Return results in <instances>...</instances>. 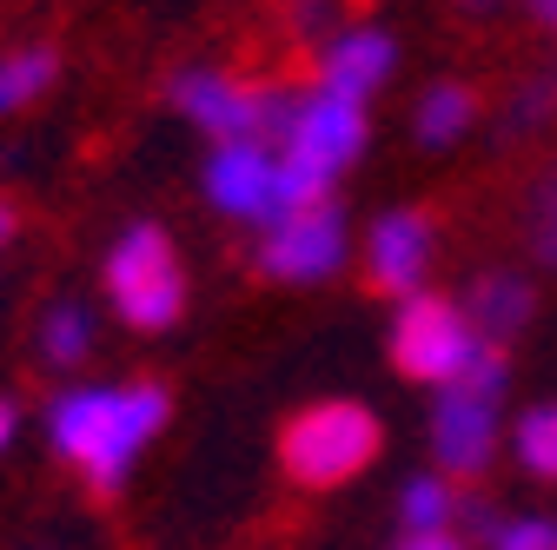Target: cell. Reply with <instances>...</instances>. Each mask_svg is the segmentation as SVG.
<instances>
[{
	"label": "cell",
	"instance_id": "obj_11",
	"mask_svg": "<svg viewBox=\"0 0 557 550\" xmlns=\"http://www.w3.org/2000/svg\"><path fill=\"white\" fill-rule=\"evenodd\" d=\"M312 80L372 107L392 80H398V40L372 21H338L325 40H319V60H312Z\"/></svg>",
	"mask_w": 557,
	"mask_h": 550
},
{
	"label": "cell",
	"instance_id": "obj_7",
	"mask_svg": "<svg viewBox=\"0 0 557 550\" xmlns=\"http://www.w3.org/2000/svg\"><path fill=\"white\" fill-rule=\"evenodd\" d=\"M166 107L199 126L213 147H233V140H272V126L278 113H286V87H272V80H239L226 74V66H180V74L166 80Z\"/></svg>",
	"mask_w": 557,
	"mask_h": 550
},
{
	"label": "cell",
	"instance_id": "obj_23",
	"mask_svg": "<svg viewBox=\"0 0 557 550\" xmlns=\"http://www.w3.org/2000/svg\"><path fill=\"white\" fill-rule=\"evenodd\" d=\"M14 438H21V404H14V398H0V458H8Z\"/></svg>",
	"mask_w": 557,
	"mask_h": 550
},
{
	"label": "cell",
	"instance_id": "obj_24",
	"mask_svg": "<svg viewBox=\"0 0 557 550\" xmlns=\"http://www.w3.org/2000/svg\"><path fill=\"white\" fill-rule=\"evenodd\" d=\"M524 14H531V27H537V34H550V40H557V0H524Z\"/></svg>",
	"mask_w": 557,
	"mask_h": 550
},
{
	"label": "cell",
	"instance_id": "obj_5",
	"mask_svg": "<svg viewBox=\"0 0 557 550\" xmlns=\"http://www.w3.org/2000/svg\"><path fill=\"white\" fill-rule=\"evenodd\" d=\"M478 346H484V338L471 332V318H465V305H458L451 292H432V286H425V292H411V299L392 305L385 359H392V372L411 378V385H432V391L458 385L465 365L478 359Z\"/></svg>",
	"mask_w": 557,
	"mask_h": 550
},
{
	"label": "cell",
	"instance_id": "obj_4",
	"mask_svg": "<svg viewBox=\"0 0 557 550\" xmlns=\"http://www.w3.org/2000/svg\"><path fill=\"white\" fill-rule=\"evenodd\" d=\"M100 286L120 325H133L139 338H160L186 318V259L173 246V233L160 220H126L100 259Z\"/></svg>",
	"mask_w": 557,
	"mask_h": 550
},
{
	"label": "cell",
	"instance_id": "obj_21",
	"mask_svg": "<svg viewBox=\"0 0 557 550\" xmlns=\"http://www.w3.org/2000/svg\"><path fill=\"white\" fill-rule=\"evenodd\" d=\"M293 27L299 34H332V0H293Z\"/></svg>",
	"mask_w": 557,
	"mask_h": 550
},
{
	"label": "cell",
	"instance_id": "obj_6",
	"mask_svg": "<svg viewBox=\"0 0 557 550\" xmlns=\"http://www.w3.org/2000/svg\"><path fill=\"white\" fill-rule=\"evenodd\" d=\"M199 199L213 205L220 220L252 226V233H265V226H278L286 213H299V205H312L299 192V179L286 173V160H278L272 140L213 147V153H206V166H199Z\"/></svg>",
	"mask_w": 557,
	"mask_h": 550
},
{
	"label": "cell",
	"instance_id": "obj_27",
	"mask_svg": "<svg viewBox=\"0 0 557 550\" xmlns=\"http://www.w3.org/2000/svg\"><path fill=\"white\" fill-rule=\"evenodd\" d=\"M34 550H53V543H34Z\"/></svg>",
	"mask_w": 557,
	"mask_h": 550
},
{
	"label": "cell",
	"instance_id": "obj_15",
	"mask_svg": "<svg viewBox=\"0 0 557 550\" xmlns=\"http://www.w3.org/2000/svg\"><path fill=\"white\" fill-rule=\"evenodd\" d=\"M458 504H465V485H451L445 471L405 477V491H398V537H445V530H458Z\"/></svg>",
	"mask_w": 557,
	"mask_h": 550
},
{
	"label": "cell",
	"instance_id": "obj_22",
	"mask_svg": "<svg viewBox=\"0 0 557 550\" xmlns=\"http://www.w3.org/2000/svg\"><path fill=\"white\" fill-rule=\"evenodd\" d=\"M392 550H471V543H465L458 530H445V537H398Z\"/></svg>",
	"mask_w": 557,
	"mask_h": 550
},
{
	"label": "cell",
	"instance_id": "obj_10",
	"mask_svg": "<svg viewBox=\"0 0 557 550\" xmlns=\"http://www.w3.org/2000/svg\"><path fill=\"white\" fill-rule=\"evenodd\" d=\"M432 265H438V220L425 213V205H385V213L366 226V239H359L366 286L379 299H392V305L411 299V292H425Z\"/></svg>",
	"mask_w": 557,
	"mask_h": 550
},
{
	"label": "cell",
	"instance_id": "obj_12",
	"mask_svg": "<svg viewBox=\"0 0 557 550\" xmlns=\"http://www.w3.org/2000/svg\"><path fill=\"white\" fill-rule=\"evenodd\" d=\"M458 305H465L478 338H492V346L511 352V338H524L531 318H537V279L518 272V265H484V272H471V286L458 292Z\"/></svg>",
	"mask_w": 557,
	"mask_h": 550
},
{
	"label": "cell",
	"instance_id": "obj_16",
	"mask_svg": "<svg viewBox=\"0 0 557 550\" xmlns=\"http://www.w3.org/2000/svg\"><path fill=\"white\" fill-rule=\"evenodd\" d=\"M53 87H60V53L53 47L34 40V47H8V53H0V120L40 107Z\"/></svg>",
	"mask_w": 557,
	"mask_h": 550
},
{
	"label": "cell",
	"instance_id": "obj_8",
	"mask_svg": "<svg viewBox=\"0 0 557 550\" xmlns=\"http://www.w3.org/2000/svg\"><path fill=\"white\" fill-rule=\"evenodd\" d=\"M345 259H352V226L338 199H312L278 226L252 233V265L272 286H325L332 272H345Z\"/></svg>",
	"mask_w": 557,
	"mask_h": 550
},
{
	"label": "cell",
	"instance_id": "obj_18",
	"mask_svg": "<svg viewBox=\"0 0 557 550\" xmlns=\"http://www.w3.org/2000/svg\"><path fill=\"white\" fill-rule=\"evenodd\" d=\"M511 458H518L524 477H537V485H557V398L518 411V425H511Z\"/></svg>",
	"mask_w": 557,
	"mask_h": 550
},
{
	"label": "cell",
	"instance_id": "obj_13",
	"mask_svg": "<svg viewBox=\"0 0 557 550\" xmlns=\"http://www.w3.org/2000/svg\"><path fill=\"white\" fill-rule=\"evenodd\" d=\"M471 126H478V93L465 80H432L411 100V140L425 153H451Z\"/></svg>",
	"mask_w": 557,
	"mask_h": 550
},
{
	"label": "cell",
	"instance_id": "obj_1",
	"mask_svg": "<svg viewBox=\"0 0 557 550\" xmlns=\"http://www.w3.org/2000/svg\"><path fill=\"white\" fill-rule=\"evenodd\" d=\"M166 425H173V391L160 378L66 385L47 404V445L94 498H120Z\"/></svg>",
	"mask_w": 557,
	"mask_h": 550
},
{
	"label": "cell",
	"instance_id": "obj_19",
	"mask_svg": "<svg viewBox=\"0 0 557 550\" xmlns=\"http://www.w3.org/2000/svg\"><path fill=\"white\" fill-rule=\"evenodd\" d=\"M524 246H531V259L544 272H557V160L524 192Z\"/></svg>",
	"mask_w": 557,
	"mask_h": 550
},
{
	"label": "cell",
	"instance_id": "obj_14",
	"mask_svg": "<svg viewBox=\"0 0 557 550\" xmlns=\"http://www.w3.org/2000/svg\"><path fill=\"white\" fill-rule=\"evenodd\" d=\"M34 352L47 372H81L94 359V305L87 299H47L34 318Z\"/></svg>",
	"mask_w": 557,
	"mask_h": 550
},
{
	"label": "cell",
	"instance_id": "obj_17",
	"mask_svg": "<svg viewBox=\"0 0 557 550\" xmlns=\"http://www.w3.org/2000/svg\"><path fill=\"white\" fill-rule=\"evenodd\" d=\"M544 126H557V60L518 74V87L505 93V133L511 140H531Z\"/></svg>",
	"mask_w": 557,
	"mask_h": 550
},
{
	"label": "cell",
	"instance_id": "obj_2",
	"mask_svg": "<svg viewBox=\"0 0 557 550\" xmlns=\"http://www.w3.org/2000/svg\"><path fill=\"white\" fill-rule=\"evenodd\" d=\"M272 147H278V160H286V173L299 179L306 199H332V186L372 147V107H359V100H345V93L312 80V87L286 93V113L272 126Z\"/></svg>",
	"mask_w": 557,
	"mask_h": 550
},
{
	"label": "cell",
	"instance_id": "obj_26",
	"mask_svg": "<svg viewBox=\"0 0 557 550\" xmlns=\"http://www.w3.org/2000/svg\"><path fill=\"white\" fill-rule=\"evenodd\" d=\"M14 233H21V213H14V199H0V252L14 246Z\"/></svg>",
	"mask_w": 557,
	"mask_h": 550
},
{
	"label": "cell",
	"instance_id": "obj_3",
	"mask_svg": "<svg viewBox=\"0 0 557 550\" xmlns=\"http://www.w3.org/2000/svg\"><path fill=\"white\" fill-rule=\"evenodd\" d=\"M385 451V425L379 411L359 398H319L306 411H293L278 425V471L299 491H345L379 464Z\"/></svg>",
	"mask_w": 557,
	"mask_h": 550
},
{
	"label": "cell",
	"instance_id": "obj_9",
	"mask_svg": "<svg viewBox=\"0 0 557 550\" xmlns=\"http://www.w3.org/2000/svg\"><path fill=\"white\" fill-rule=\"evenodd\" d=\"M425 438H432V471H445L451 485H471L498 464V445H505V398L492 391H471V385H445L432 398V418H425Z\"/></svg>",
	"mask_w": 557,
	"mask_h": 550
},
{
	"label": "cell",
	"instance_id": "obj_25",
	"mask_svg": "<svg viewBox=\"0 0 557 550\" xmlns=\"http://www.w3.org/2000/svg\"><path fill=\"white\" fill-rule=\"evenodd\" d=\"M451 8H458L465 21H492V14L505 8V0H451Z\"/></svg>",
	"mask_w": 557,
	"mask_h": 550
},
{
	"label": "cell",
	"instance_id": "obj_20",
	"mask_svg": "<svg viewBox=\"0 0 557 550\" xmlns=\"http://www.w3.org/2000/svg\"><path fill=\"white\" fill-rule=\"evenodd\" d=\"M478 550H557V517H544V511H511V517H498L492 530H484Z\"/></svg>",
	"mask_w": 557,
	"mask_h": 550
}]
</instances>
